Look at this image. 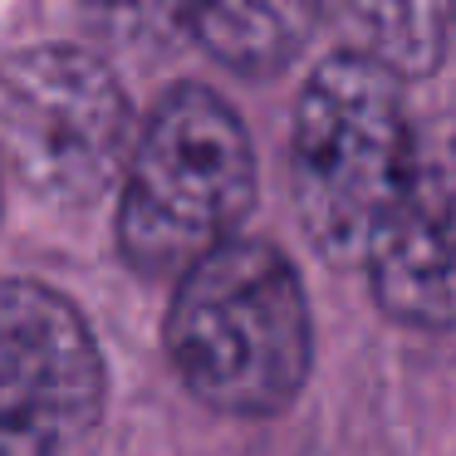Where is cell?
Listing matches in <instances>:
<instances>
[{
  "label": "cell",
  "instance_id": "obj_8",
  "mask_svg": "<svg viewBox=\"0 0 456 456\" xmlns=\"http://www.w3.org/2000/svg\"><path fill=\"white\" fill-rule=\"evenodd\" d=\"M334 15L348 35V50L368 54L397 79L432 74L456 25L452 5H344Z\"/></svg>",
  "mask_w": 456,
  "mask_h": 456
},
{
  "label": "cell",
  "instance_id": "obj_7",
  "mask_svg": "<svg viewBox=\"0 0 456 456\" xmlns=\"http://www.w3.org/2000/svg\"><path fill=\"white\" fill-rule=\"evenodd\" d=\"M172 15L211 60L236 74H280L319 20L309 5H197Z\"/></svg>",
  "mask_w": 456,
  "mask_h": 456
},
{
  "label": "cell",
  "instance_id": "obj_2",
  "mask_svg": "<svg viewBox=\"0 0 456 456\" xmlns=\"http://www.w3.org/2000/svg\"><path fill=\"white\" fill-rule=\"evenodd\" d=\"M403 79L368 54L329 50L289 118V191L314 250L338 270H363L417 158Z\"/></svg>",
  "mask_w": 456,
  "mask_h": 456
},
{
  "label": "cell",
  "instance_id": "obj_6",
  "mask_svg": "<svg viewBox=\"0 0 456 456\" xmlns=\"http://www.w3.org/2000/svg\"><path fill=\"white\" fill-rule=\"evenodd\" d=\"M368 295L407 329L456 324V133H422L407 187L363 260Z\"/></svg>",
  "mask_w": 456,
  "mask_h": 456
},
{
  "label": "cell",
  "instance_id": "obj_4",
  "mask_svg": "<svg viewBox=\"0 0 456 456\" xmlns=\"http://www.w3.org/2000/svg\"><path fill=\"white\" fill-rule=\"evenodd\" d=\"M142 123L118 74L79 45H25L0 64L5 167L50 207H94L123 187Z\"/></svg>",
  "mask_w": 456,
  "mask_h": 456
},
{
  "label": "cell",
  "instance_id": "obj_5",
  "mask_svg": "<svg viewBox=\"0 0 456 456\" xmlns=\"http://www.w3.org/2000/svg\"><path fill=\"white\" fill-rule=\"evenodd\" d=\"M109 393L89 319L54 285L0 289V456H60L94 432Z\"/></svg>",
  "mask_w": 456,
  "mask_h": 456
},
{
  "label": "cell",
  "instance_id": "obj_3",
  "mask_svg": "<svg viewBox=\"0 0 456 456\" xmlns=\"http://www.w3.org/2000/svg\"><path fill=\"white\" fill-rule=\"evenodd\" d=\"M256 201V142L211 84H172L142 118L123 172L113 240L142 280L177 285L197 260L240 236Z\"/></svg>",
  "mask_w": 456,
  "mask_h": 456
},
{
  "label": "cell",
  "instance_id": "obj_1",
  "mask_svg": "<svg viewBox=\"0 0 456 456\" xmlns=\"http://www.w3.org/2000/svg\"><path fill=\"white\" fill-rule=\"evenodd\" d=\"M162 344L211 412H285L314 368V314L295 260L260 236L226 240L172 285Z\"/></svg>",
  "mask_w": 456,
  "mask_h": 456
}]
</instances>
